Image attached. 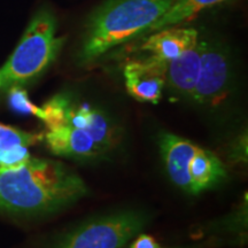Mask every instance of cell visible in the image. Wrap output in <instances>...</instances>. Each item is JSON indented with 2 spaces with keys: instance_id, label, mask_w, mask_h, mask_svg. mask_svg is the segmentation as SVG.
<instances>
[{
  "instance_id": "cell-1",
  "label": "cell",
  "mask_w": 248,
  "mask_h": 248,
  "mask_svg": "<svg viewBox=\"0 0 248 248\" xmlns=\"http://www.w3.org/2000/svg\"><path fill=\"white\" fill-rule=\"evenodd\" d=\"M86 192L82 178L59 161L30 159L13 168H0V210L7 213H52Z\"/></svg>"
},
{
  "instance_id": "cell-2",
  "label": "cell",
  "mask_w": 248,
  "mask_h": 248,
  "mask_svg": "<svg viewBox=\"0 0 248 248\" xmlns=\"http://www.w3.org/2000/svg\"><path fill=\"white\" fill-rule=\"evenodd\" d=\"M172 0H107L90 15L79 59L95 60L133 37L146 35L171 5Z\"/></svg>"
},
{
  "instance_id": "cell-3",
  "label": "cell",
  "mask_w": 248,
  "mask_h": 248,
  "mask_svg": "<svg viewBox=\"0 0 248 248\" xmlns=\"http://www.w3.org/2000/svg\"><path fill=\"white\" fill-rule=\"evenodd\" d=\"M57 18L43 8L31 18L22 38L0 69L1 88L22 85L42 75L55 60L64 38L55 35Z\"/></svg>"
},
{
  "instance_id": "cell-4",
  "label": "cell",
  "mask_w": 248,
  "mask_h": 248,
  "mask_svg": "<svg viewBox=\"0 0 248 248\" xmlns=\"http://www.w3.org/2000/svg\"><path fill=\"white\" fill-rule=\"evenodd\" d=\"M146 224L137 213L104 216L80 225L62 238L54 248H121Z\"/></svg>"
},
{
  "instance_id": "cell-5",
  "label": "cell",
  "mask_w": 248,
  "mask_h": 248,
  "mask_svg": "<svg viewBox=\"0 0 248 248\" xmlns=\"http://www.w3.org/2000/svg\"><path fill=\"white\" fill-rule=\"evenodd\" d=\"M167 64L152 55L128 62L123 75L129 94L140 102L157 104L167 84Z\"/></svg>"
},
{
  "instance_id": "cell-6",
  "label": "cell",
  "mask_w": 248,
  "mask_h": 248,
  "mask_svg": "<svg viewBox=\"0 0 248 248\" xmlns=\"http://www.w3.org/2000/svg\"><path fill=\"white\" fill-rule=\"evenodd\" d=\"M230 78V64L222 49L204 42L199 76L192 99L200 104H216L224 97Z\"/></svg>"
},
{
  "instance_id": "cell-7",
  "label": "cell",
  "mask_w": 248,
  "mask_h": 248,
  "mask_svg": "<svg viewBox=\"0 0 248 248\" xmlns=\"http://www.w3.org/2000/svg\"><path fill=\"white\" fill-rule=\"evenodd\" d=\"M160 147L170 179L179 188L190 193L191 181L188 167L199 146L176 135L162 133L160 137Z\"/></svg>"
},
{
  "instance_id": "cell-8",
  "label": "cell",
  "mask_w": 248,
  "mask_h": 248,
  "mask_svg": "<svg viewBox=\"0 0 248 248\" xmlns=\"http://www.w3.org/2000/svg\"><path fill=\"white\" fill-rule=\"evenodd\" d=\"M199 42V33L192 28H164L152 32L141 45V49L152 57L169 62L188 51Z\"/></svg>"
},
{
  "instance_id": "cell-9",
  "label": "cell",
  "mask_w": 248,
  "mask_h": 248,
  "mask_svg": "<svg viewBox=\"0 0 248 248\" xmlns=\"http://www.w3.org/2000/svg\"><path fill=\"white\" fill-rule=\"evenodd\" d=\"M45 141L49 151L60 156L91 157L105 150L93 140L86 130L64 125L47 130Z\"/></svg>"
},
{
  "instance_id": "cell-10",
  "label": "cell",
  "mask_w": 248,
  "mask_h": 248,
  "mask_svg": "<svg viewBox=\"0 0 248 248\" xmlns=\"http://www.w3.org/2000/svg\"><path fill=\"white\" fill-rule=\"evenodd\" d=\"M203 40H199L193 47L167 64V84L179 94L192 98L198 76H199Z\"/></svg>"
},
{
  "instance_id": "cell-11",
  "label": "cell",
  "mask_w": 248,
  "mask_h": 248,
  "mask_svg": "<svg viewBox=\"0 0 248 248\" xmlns=\"http://www.w3.org/2000/svg\"><path fill=\"white\" fill-rule=\"evenodd\" d=\"M188 175L191 181V192L195 194L216 185L225 177L224 164L213 152L199 147L192 157Z\"/></svg>"
},
{
  "instance_id": "cell-12",
  "label": "cell",
  "mask_w": 248,
  "mask_h": 248,
  "mask_svg": "<svg viewBox=\"0 0 248 248\" xmlns=\"http://www.w3.org/2000/svg\"><path fill=\"white\" fill-rule=\"evenodd\" d=\"M228 0H172L167 12L147 30L146 35L164 28L177 26L193 18L203 9L219 5ZM145 35V36H146Z\"/></svg>"
},
{
  "instance_id": "cell-13",
  "label": "cell",
  "mask_w": 248,
  "mask_h": 248,
  "mask_svg": "<svg viewBox=\"0 0 248 248\" xmlns=\"http://www.w3.org/2000/svg\"><path fill=\"white\" fill-rule=\"evenodd\" d=\"M44 136L0 124V150L14 146H31L40 141Z\"/></svg>"
},
{
  "instance_id": "cell-14",
  "label": "cell",
  "mask_w": 248,
  "mask_h": 248,
  "mask_svg": "<svg viewBox=\"0 0 248 248\" xmlns=\"http://www.w3.org/2000/svg\"><path fill=\"white\" fill-rule=\"evenodd\" d=\"M8 104L9 107L14 111H16V113L26 114V115H33L43 121L45 119L43 108L32 104L29 97H28L26 90H23L20 85H14L9 88Z\"/></svg>"
},
{
  "instance_id": "cell-15",
  "label": "cell",
  "mask_w": 248,
  "mask_h": 248,
  "mask_svg": "<svg viewBox=\"0 0 248 248\" xmlns=\"http://www.w3.org/2000/svg\"><path fill=\"white\" fill-rule=\"evenodd\" d=\"M31 159L27 146H14L0 150V168H13Z\"/></svg>"
},
{
  "instance_id": "cell-16",
  "label": "cell",
  "mask_w": 248,
  "mask_h": 248,
  "mask_svg": "<svg viewBox=\"0 0 248 248\" xmlns=\"http://www.w3.org/2000/svg\"><path fill=\"white\" fill-rule=\"evenodd\" d=\"M131 248H161L157 245L154 238L150 237L147 234H140L139 237L133 241L131 245Z\"/></svg>"
},
{
  "instance_id": "cell-17",
  "label": "cell",
  "mask_w": 248,
  "mask_h": 248,
  "mask_svg": "<svg viewBox=\"0 0 248 248\" xmlns=\"http://www.w3.org/2000/svg\"><path fill=\"white\" fill-rule=\"evenodd\" d=\"M0 88H1V80H0Z\"/></svg>"
}]
</instances>
